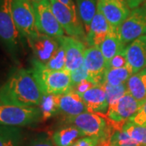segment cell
I'll list each match as a JSON object with an SVG mask.
<instances>
[{
  "mask_svg": "<svg viewBox=\"0 0 146 146\" xmlns=\"http://www.w3.org/2000/svg\"><path fill=\"white\" fill-rule=\"evenodd\" d=\"M113 27L104 17V16L97 10L93 21L90 24L89 32L86 33L85 42L90 46L99 47L101 43L105 40Z\"/></svg>",
  "mask_w": 146,
  "mask_h": 146,
  "instance_id": "e0dca14e",
  "label": "cell"
},
{
  "mask_svg": "<svg viewBox=\"0 0 146 146\" xmlns=\"http://www.w3.org/2000/svg\"><path fill=\"white\" fill-rule=\"evenodd\" d=\"M102 141L98 137L94 136H83L75 141L71 146H98Z\"/></svg>",
  "mask_w": 146,
  "mask_h": 146,
  "instance_id": "d6a6232c",
  "label": "cell"
},
{
  "mask_svg": "<svg viewBox=\"0 0 146 146\" xmlns=\"http://www.w3.org/2000/svg\"><path fill=\"white\" fill-rule=\"evenodd\" d=\"M21 146H55L46 133H40L28 141H23Z\"/></svg>",
  "mask_w": 146,
  "mask_h": 146,
  "instance_id": "f546056e",
  "label": "cell"
},
{
  "mask_svg": "<svg viewBox=\"0 0 146 146\" xmlns=\"http://www.w3.org/2000/svg\"><path fill=\"white\" fill-rule=\"evenodd\" d=\"M43 94L30 70L19 68L0 87V102L18 106H39Z\"/></svg>",
  "mask_w": 146,
  "mask_h": 146,
  "instance_id": "6da1fadb",
  "label": "cell"
},
{
  "mask_svg": "<svg viewBox=\"0 0 146 146\" xmlns=\"http://www.w3.org/2000/svg\"><path fill=\"white\" fill-rule=\"evenodd\" d=\"M68 125L75 126L86 136L98 137L101 140L110 137L106 121L94 112H84L76 116L66 117Z\"/></svg>",
  "mask_w": 146,
  "mask_h": 146,
  "instance_id": "8992f818",
  "label": "cell"
},
{
  "mask_svg": "<svg viewBox=\"0 0 146 146\" xmlns=\"http://www.w3.org/2000/svg\"><path fill=\"white\" fill-rule=\"evenodd\" d=\"M127 93L143 105L146 102V70L132 75L127 81Z\"/></svg>",
  "mask_w": 146,
  "mask_h": 146,
  "instance_id": "d6986e66",
  "label": "cell"
},
{
  "mask_svg": "<svg viewBox=\"0 0 146 146\" xmlns=\"http://www.w3.org/2000/svg\"><path fill=\"white\" fill-rule=\"evenodd\" d=\"M57 106L58 112L67 117L76 116L89 111L81 97L74 90L68 94L57 95Z\"/></svg>",
  "mask_w": 146,
  "mask_h": 146,
  "instance_id": "2e32d148",
  "label": "cell"
},
{
  "mask_svg": "<svg viewBox=\"0 0 146 146\" xmlns=\"http://www.w3.org/2000/svg\"><path fill=\"white\" fill-rule=\"evenodd\" d=\"M110 141L113 146H141L122 129L115 131L110 136Z\"/></svg>",
  "mask_w": 146,
  "mask_h": 146,
  "instance_id": "4316f807",
  "label": "cell"
},
{
  "mask_svg": "<svg viewBox=\"0 0 146 146\" xmlns=\"http://www.w3.org/2000/svg\"><path fill=\"white\" fill-rule=\"evenodd\" d=\"M127 65L136 74L146 68V35L141 36L125 47Z\"/></svg>",
  "mask_w": 146,
  "mask_h": 146,
  "instance_id": "9a60e30c",
  "label": "cell"
},
{
  "mask_svg": "<svg viewBox=\"0 0 146 146\" xmlns=\"http://www.w3.org/2000/svg\"><path fill=\"white\" fill-rule=\"evenodd\" d=\"M84 65L86 68L89 78L95 85H102L106 71V61L98 46L86 48L84 57Z\"/></svg>",
  "mask_w": 146,
  "mask_h": 146,
  "instance_id": "7c38bea8",
  "label": "cell"
},
{
  "mask_svg": "<svg viewBox=\"0 0 146 146\" xmlns=\"http://www.w3.org/2000/svg\"><path fill=\"white\" fill-rule=\"evenodd\" d=\"M65 53L66 69L69 72L80 68L84 64V57L86 50L84 42L78 38L70 36L58 37Z\"/></svg>",
  "mask_w": 146,
  "mask_h": 146,
  "instance_id": "4fadbf2b",
  "label": "cell"
},
{
  "mask_svg": "<svg viewBox=\"0 0 146 146\" xmlns=\"http://www.w3.org/2000/svg\"><path fill=\"white\" fill-rule=\"evenodd\" d=\"M75 3L79 17L83 24L85 33H87L98 10L97 0H75Z\"/></svg>",
  "mask_w": 146,
  "mask_h": 146,
  "instance_id": "7402d4cb",
  "label": "cell"
},
{
  "mask_svg": "<svg viewBox=\"0 0 146 146\" xmlns=\"http://www.w3.org/2000/svg\"><path fill=\"white\" fill-rule=\"evenodd\" d=\"M89 112L105 113L109 107V102L103 85H95L80 95Z\"/></svg>",
  "mask_w": 146,
  "mask_h": 146,
  "instance_id": "ac0fdd59",
  "label": "cell"
},
{
  "mask_svg": "<svg viewBox=\"0 0 146 146\" xmlns=\"http://www.w3.org/2000/svg\"><path fill=\"white\" fill-rule=\"evenodd\" d=\"M117 33L120 42L125 46L138 37L146 35V5L131 11L128 17L117 29Z\"/></svg>",
  "mask_w": 146,
  "mask_h": 146,
  "instance_id": "9c48e42d",
  "label": "cell"
},
{
  "mask_svg": "<svg viewBox=\"0 0 146 146\" xmlns=\"http://www.w3.org/2000/svg\"><path fill=\"white\" fill-rule=\"evenodd\" d=\"M132 75H134L133 71L127 64L123 68L106 69L102 84L117 86L126 84Z\"/></svg>",
  "mask_w": 146,
  "mask_h": 146,
  "instance_id": "603a6c76",
  "label": "cell"
},
{
  "mask_svg": "<svg viewBox=\"0 0 146 146\" xmlns=\"http://www.w3.org/2000/svg\"><path fill=\"white\" fill-rule=\"evenodd\" d=\"M61 44V43H60ZM46 68L54 71H64L66 69L65 53L63 46L61 45L54 56L45 65Z\"/></svg>",
  "mask_w": 146,
  "mask_h": 146,
  "instance_id": "f1b7e54d",
  "label": "cell"
},
{
  "mask_svg": "<svg viewBox=\"0 0 146 146\" xmlns=\"http://www.w3.org/2000/svg\"><path fill=\"white\" fill-rule=\"evenodd\" d=\"M23 141L24 134L19 127L0 125V146H21Z\"/></svg>",
  "mask_w": 146,
  "mask_h": 146,
  "instance_id": "cb8c5ba5",
  "label": "cell"
},
{
  "mask_svg": "<svg viewBox=\"0 0 146 146\" xmlns=\"http://www.w3.org/2000/svg\"><path fill=\"white\" fill-rule=\"evenodd\" d=\"M110 137L102 140V141H100V143L98 144V146H113L111 145V143H110Z\"/></svg>",
  "mask_w": 146,
  "mask_h": 146,
  "instance_id": "74e56055",
  "label": "cell"
},
{
  "mask_svg": "<svg viewBox=\"0 0 146 146\" xmlns=\"http://www.w3.org/2000/svg\"><path fill=\"white\" fill-rule=\"evenodd\" d=\"M94 86H95V84H94L92 81H90L89 80H83L82 82H80V84H78L76 86H75V87L73 88V90H74L76 94H78L79 95H80V94L85 93V92H86L87 90H89V89L93 88Z\"/></svg>",
  "mask_w": 146,
  "mask_h": 146,
  "instance_id": "e575fe53",
  "label": "cell"
},
{
  "mask_svg": "<svg viewBox=\"0 0 146 146\" xmlns=\"http://www.w3.org/2000/svg\"><path fill=\"white\" fill-rule=\"evenodd\" d=\"M86 136L75 126L68 125L53 133L51 139L55 146H71L78 139Z\"/></svg>",
  "mask_w": 146,
  "mask_h": 146,
  "instance_id": "ffe728a7",
  "label": "cell"
},
{
  "mask_svg": "<svg viewBox=\"0 0 146 146\" xmlns=\"http://www.w3.org/2000/svg\"><path fill=\"white\" fill-rule=\"evenodd\" d=\"M32 2H40V1H42V0H30Z\"/></svg>",
  "mask_w": 146,
  "mask_h": 146,
  "instance_id": "f35d334b",
  "label": "cell"
},
{
  "mask_svg": "<svg viewBox=\"0 0 146 146\" xmlns=\"http://www.w3.org/2000/svg\"><path fill=\"white\" fill-rule=\"evenodd\" d=\"M126 47V46H125ZM127 64L125 54V48L112 58L109 62L106 63V68H120L125 67Z\"/></svg>",
  "mask_w": 146,
  "mask_h": 146,
  "instance_id": "4dcf8cb0",
  "label": "cell"
},
{
  "mask_svg": "<svg viewBox=\"0 0 146 146\" xmlns=\"http://www.w3.org/2000/svg\"><path fill=\"white\" fill-rule=\"evenodd\" d=\"M28 43L34 54V58L43 65H46L54 56L61 46L58 38L42 33Z\"/></svg>",
  "mask_w": 146,
  "mask_h": 146,
  "instance_id": "5bb4252c",
  "label": "cell"
},
{
  "mask_svg": "<svg viewBox=\"0 0 146 146\" xmlns=\"http://www.w3.org/2000/svg\"><path fill=\"white\" fill-rule=\"evenodd\" d=\"M33 5L36 29L40 33L54 38L64 36V30L53 12L50 0L33 2Z\"/></svg>",
  "mask_w": 146,
  "mask_h": 146,
  "instance_id": "ba28073f",
  "label": "cell"
},
{
  "mask_svg": "<svg viewBox=\"0 0 146 146\" xmlns=\"http://www.w3.org/2000/svg\"><path fill=\"white\" fill-rule=\"evenodd\" d=\"M30 72L43 95H61L73 90L71 76L68 70H51L33 58Z\"/></svg>",
  "mask_w": 146,
  "mask_h": 146,
  "instance_id": "7a4b0ae2",
  "label": "cell"
},
{
  "mask_svg": "<svg viewBox=\"0 0 146 146\" xmlns=\"http://www.w3.org/2000/svg\"><path fill=\"white\" fill-rule=\"evenodd\" d=\"M11 13L17 29L28 42L39 36L33 2L30 0H12Z\"/></svg>",
  "mask_w": 146,
  "mask_h": 146,
  "instance_id": "5b68a950",
  "label": "cell"
},
{
  "mask_svg": "<svg viewBox=\"0 0 146 146\" xmlns=\"http://www.w3.org/2000/svg\"><path fill=\"white\" fill-rule=\"evenodd\" d=\"M125 1L131 9H135L136 7H140L145 0H125Z\"/></svg>",
  "mask_w": 146,
  "mask_h": 146,
  "instance_id": "d590c367",
  "label": "cell"
},
{
  "mask_svg": "<svg viewBox=\"0 0 146 146\" xmlns=\"http://www.w3.org/2000/svg\"><path fill=\"white\" fill-rule=\"evenodd\" d=\"M12 0H0V41L7 51L16 55L21 45V35L11 13Z\"/></svg>",
  "mask_w": 146,
  "mask_h": 146,
  "instance_id": "277c9868",
  "label": "cell"
},
{
  "mask_svg": "<svg viewBox=\"0 0 146 146\" xmlns=\"http://www.w3.org/2000/svg\"><path fill=\"white\" fill-rule=\"evenodd\" d=\"M142 105L129 93L109 104L107 116L115 123H123L137 113Z\"/></svg>",
  "mask_w": 146,
  "mask_h": 146,
  "instance_id": "30bf717a",
  "label": "cell"
},
{
  "mask_svg": "<svg viewBox=\"0 0 146 146\" xmlns=\"http://www.w3.org/2000/svg\"><path fill=\"white\" fill-rule=\"evenodd\" d=\"M124 48L125 46H123L120 42L119 37L117 33V29L114 28L111 29L108 35L99 46V49L102 53L106 63L109 62L117 54L122 51Z\"/></svg>",
  "mask_w": 146,
  "mask_h": 146,
  "instance_id": "44dd1931",
  "label": "cell"
},
{
  "mask_svg": "<svg viewBox=\"0 0 146 146\" xmlns=\"http://www.w3.org/2000/svg\"><path fill=\"white\" fill-rule=\"evenodd\" d=\"M70 76H71V80H72L73 88L75 86H76L78 84L82 82L83 80H89V74H88V72H87V70H86L84 64L80 68L70 72Z\"/></svg>",
  "mask_w": 146,
  "mask_h": 146,
  "instance_id": "1f68e13d",
  "label": "cell"
},
{
  "mask_svg": "<svg viewBox=\"0 0 146 146\" xmlns=\"http://www.w3.org/2000/svg\"><path fill=\"white\" fill-rule=\"evenodd\" d=\"M145 70H146V68H145Z\"/></svg>",
  "mask_w": 146,
  "mask_h": 146,
  "instance_id": "ab89813d",
  "label": "cell"
},
{
  "mask_svg": "<svg viewBox=\"0 0 146 146\" xmlns=\"http://www.w3.org/2000/svg\"><path fill=\"white\" fill-rule=\"evenodd\" d=\"M119 129L126 131L131 138L139 145L146 146V126L137 125L130 120H127L122 124Z\"/></svg>",
  "mask_w": 146,
  "mask_h": 146,
  "instance_id": "d4e9b609",
  "label": "cell"
},
{
  "mask_svg": "<svg viewBox=\"0 0 146 146\" xmlns=\"http://www.w3.org/2000/svg\"><path fill=\"white\" fill-rule=\"evenodd\" d=\"M42 120L48 119L53 115L58 113L57 106V95H43L41 105Z\"/></svg>",
  "mask_w": 146,
  "mask_h": 146,
  "instance_id": "484cf974",
  "label": "cell"
},
{
  "mask_svg": "<svg viewBox=\"0 0 146 146\" xmlns=\"http://www.w3.org/2000/svg\"><path fill=\"white\" fill-rule=\"evenodd\" d=\"M42 120L39 106H18L0 102V125L25 127Z\"/></svg>",
  "mask_w": 146,
  "mask_h": 146,
  "instance_id": "3957f363",
  "label": "cell"
},
{
  "mask_svg": "<svg viewBox=\"0 0 146 146\" xmlns=\"http://www.w3.org/2000/svg\"><path fill=\"white\" fill-rule=\"evenodd\" d=\"M129 120L137 125L146 126V102L141 106L136 115Z\"/></svg>",
  "mask_w": 146,
  "mask_h": 146,
  "instance_id": "836d02e7",
  "label": "cell"
},
{
  "mask_svg": "<svg viewBox=\"0 0 146 146\" xmlns=\"http://www.w3.org/2000/svg\"><path fill=\"white\" fill-rule=\"evenodd\" d=\"M102 85L104 86L109 104L115 102L116 100H118L127 93V84H123L117 86H112L109 84H102Z\"/></svg>",
  "mask_w": 146,
  "mask_h": 146,
  "instance_id": "83f0119b",
  "label": "cell"
},
{
  "mask_svg": "<svg viewBox=\"0 0 146 146\" xmlns=\"http://www.w3.org/2000/svg\"><path fill=\"white\" fill-rule=\"evenodd\" d=\"M58 2H60L61 3H63L65 6H67L70 9L74 11H77L76 9V3L75 0H58Z\"/></svg>",
  "mask_w": 146,
  "mask_h": 146,
  "instance_id": "8d00e7d4",
  "label": "cell"
},
{
  "mask_svg": "<svg viewBox=\"0 0 146 146\" xmlns=\"http://www.w3.org/2000/svg\"><path fill=\"white\" fill-rule=\"evenodd\" d=\"M97 8L115 29L131 13V8L125 0H97Z\"/></svg>",
  "mask_w": 146,
  "mask_h": 146,
  "instance_id": "8fae6325",
  "label": "cell"
},
{
  "mask_svg": "<svg viewBox=\"0 0 146 146\" xmlns=\"http://www.w3.org/2000/svg\"><path fill=\"white\" fill-rule=\"evenodd\" d=\"M53 12L68 36L86 40V33L77 11L70 9L58 0H50Z\"/></svg>",
  "mask_w": 146,
  "mask_h": 146,
  "instance_id": "52a82bcc",
  "label": "cell"
}]
</instances>
